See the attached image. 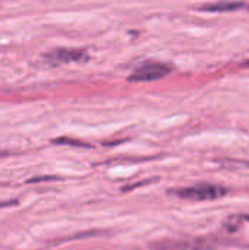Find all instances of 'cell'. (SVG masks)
<instances>
[{"instance_id":"2","label":"cell","mask_w":249,"mask_h":250,"mask_svg":"<svg viewBox=\"0 0 249 250\" xmlns=\"http://www.w3.org/2000/svg\"><path fill=\"white\" fill-rule=\"evenodd\" d=\"M172 72V67L166 63H148L139 69H136L131 76H128L129 82H153L167 76Z\"/></svg>"},{"instance_id":"7","label":"cell","mask_w":249,"mask_h":250,"mask_svg":"<svg viewBox=\"0 0 249 250\" xmlns=\"http://www.w3.org/2000/svg\"><path fill=\"white\" fill-rule=\"evenodd\" d=\"M53 144L70 145V146H79V148H91L90 144L82 142V141H79V139H72V138H57V139H53Z\"/></svg>"},{"instance_id":"8","label":"cell","mask_w":249,"mask_h":250,"mask_svg":"<svg viewBox=\"0 0 249 250\" xmlns=\"http://www.w3.org/2000/svg\"><path fill=\"white\" fill-rule=\"evenodd\" d=\"M242 218H244V221H249V215H242Z\"/></svg>"},{"instance_id":"3","label":"cell","mask_w":249,"mask_h":250,"mask_svg":"<svg viewBox=\"0 0 249 250\" xmlns=\"http://www.w3.org/2000/svg\"><path fill=\"white\" fill-rule=\"evenodd\" d=\"M44 59L56 63H72V62H85L88 54L85 50L79 48H56L44 54Z\"/></svg>"},{"instance_id":"5","label":"cell","mask_w":249,"mask_h":250,"mask_svg":"<svg viewBox=\"0 0 249 250\" xmlns=\"http://www.w3.org/2000/svg\"><path fill=\"white\" fill-rule=\"evenodd\" d=\"M151 250H195L194 242L185 240H175V239H164L150 245Z\"/></svg>"},{"instance_id":"6","label":"cell","mask_w":249,"mask_h":250,"mask_svg":"<svg viewBox=\"0 0 249 250\" xmlns=\"http://www.w3.org/2000/svg\"><path fill=\"white\" fill-rule=\"evenodd\" d=\"M242 223H244V218L242 215H230L225 223H223V227L227 233H236L241 230L242 227Z\"/></svg>"},{"instance_id":"4","label":"cell","mask_w":249,"mask_h":250,"mask_svg":"<svg viewBox=\"0 0 249 250\" xmlns=\"http://www.w3.org/2000/svg\"><path fill=\"white\" fill-rule=\"evenodd\" d=\"M247 7L245 1H236V0H220L216 3H210V4H203L200 6V10L204 12H233L238 9Z\"/></svg>"},{"instance_id":"1","label":"cell","mask_w":249,"mask_h":250,"mask_svg":"<svg viewBox=\"0 0 249 250\" xmlns=\"http://www.w3.org/2000/svg\"><path fill=\"white\" fill-rule=\"evenodd\" d=\"M227 193L226 188L216 186V185H208V183H201L195 185L191 188H183L176 190V195L183 199H191V201H210V199H219Z\"/></svg>"},{"instance_id":"10","label":"cell","mask_w":249,"mask_h":250,"mask_svg":"<svg viewBox=\"0 0 249 250\" xmlns=\"http://www.w3.org/2000/svg\"><path fill=\"white\" fill-rule=\"evenodd\" d=\"M247 9H249V4H247Z\"/></svg>"},{"instance_id":"9","label":"cell","mask_w":249,"mask_h":250,"mask_svg":"<svg viewBox=\"0 0 249 250\" xmlns=\"http://www.w3.org/2000/svg\"><path fill=\"white\" fill-rule=\"evenodd\" d=\"M244 66H248V67H249V60H248V62H245V63H244Z\"/></svg>"}]
</instances>
